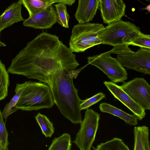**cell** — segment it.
Wrapping results in <instances>:
<instances>
[{"label": "cell", "mask_w": 150, "mask_h": 150, "mask_svg": "<svg viewBox=\"0 0 150 150\" xmlns=\"http://www.w3.org/2000/svg\"><path fill=\"white\" fill-rule=\"evenodd\" d=\"M8 73L5 65L0 60V101L8 96L10 83Z\"/></svg>", "instance_id": "44dd1931"}, {"label": "cell", "mask_w": 150, "mask_h": 150, "mask_svg": "<svg viewBox=\"0 0 150 150\" xmlns=\"http://www.w3.org/2000/svg\"><path fill=\"white\" fill-rule=\"evenodd\" d=\"M42 133L47 137H50L54 133V128L52 123L45 115L38 112L35 117Z\"/></svg>", "instance_id": "ffe728a7"}, {"label": "cell", "mask_w": 150, "mask_h": 150, "mask_svg": "<svg viewBox=\"0 0 150 150\" xmlns=\"http://www.w3.org/2000/svg\"><path fill=\"white\" fill-rule=\"evenodd\" d=\"M105 97V94L100 92L89 98L82 100L80 105L81 110L88 109L90 107L97 103Z\"/></svg>", "instance_id": "d4e9b609"}, {"label": "cell", "mask_w": 150, "mask_h": 150, "mask_svg": "<svg viewBox=\"0 0 150 150\" xmlns=\"http://www.w3.org/2000/svg\"><path fill=\"white\" fill-rule=\"evenodd\" d=\"M87 59L88 64L102 71L113 83H123L127 79V71L118 58L112 57L107 52Z\"/></svg>", "instance_id": "52a82bcc"}, {"label": "cell", "mask_w": 150, "mask_h": 150, "mask_svg": "<svg viewBox=\"0 0 150 150\" xmlns=\"http://www.w3.org/2000/svg\"><path fill=\"white\" fill-rule=\"evenodd\" d=\"M28 11L29 16L47 8L54 3L55 0H19Z\"/></svg>", "instance_id": "e0dca14e"}, {"label": "cell", "mask_w": 150, "mask_h": 150, "mask_svg": "<svg viewBox=\"0 0 150 150\" xmlns=\"http://www.w3.org/2000/svg\"><path fill=\"white\" fill-rule=\"evenodd\" d=\"M72 52L57 36L42 32L27 43L12 60L7 71L45 83L56 70L76 69L79 64Z\"/></svg>", "instance_id": "6da1fadb"}, {"label": "cell", "mask_w": 150, "mask_h": 150, "mask_svg": "<svg viewBox=\"0 0 150 150\" xmlns=\"http://www.w3.org/2000/svg\"><path fill=\"white\" fill-rule=\"evenodd\" d=\"M96 150H129L128 146L121 139L116 137L101 143L98 145L96 149Z\"/></svg>", "instance_id": "7402d4cb"}, {"label": "cell", "mask_w": 150, "mask_h": 150, "mask_svg": "<svg viewBox=\"0 0 150 150\" xmlns=\"http://www.w3.org/2000/svg\"><path fill=\"white\" fill-rule=\"evenodd\" d=\"M84 67L69 71L57 69L47 76L45 83L49 87L54 103L61 114L75 124H80L82 121L80 108L82 100L79 97L73 79H76Z\"/></svg>", "instance_id": "7a4b0ae2"}, {"label": "cell", "mask_w": 150, "mask_h": 150, "mask_svg": "<svg viewBox=\"0 0 150 150\" xmlns=\"http://www.w3.org/2000/svg\"><path fill=\"white\" fill-rule=\"evenodd\" d=\"M133 99L146 110L150 109V86L142 77H136L120 86Z\"/></svg>", "instance_id": "ba28073f"}, {"label": "cell", "mask_w": 150, "mask_h": 150, "mask_svg": "<svg viewBox=\"0 0 150 150\" xmlns=\"http://www.w3.org/2000/svg\"><path fill=\"white\" fill-rule=\"evenodd\" d=\"M101 24L89 22L79 23L73 27L69 42L72 52H83L101 44L98 36L104 28Z\"/></svg>", "instance_id": "5b68a950"}, {"label": "cell", "mask_w": 150, "mask_h": 150, "mask_svg": "<svg viewBox=\"0 0 150 150\" xmlns=\"http://www.w3.org/2000/svg\"><path fill=\"white\" fill-rule=\"evenodd\" d=\"M132 45L150 49V35L140 32L130 42L129 45Z\"/></svg>", "instance_id": "cb8c5ba5"}, {"label": "cell", "mask_w": 150, "mask_h": 150, "mask_svg": "<svg viewBox=\"0 0 150 150\" xmlns=\"http://www.w3.org/2000/svg\"><path fill=\"white\" fill-rule=\"evenodd\" d=\"M104 83L116 99L127 107L137 117L142 120L146 115L145 110L127 94L121 87L112 81H105Z\"/></svg>", "instance_id": "30bf717a"}, {"label": "cell", "mask_w": 150, "mask_h": 150, "mask_svg": "<svg viewBox=\"0 0 150 150\" xmlns=\"http://www.w3.org/2000/svg\"><path fill=\"white\" fill-rule=\"evenodd\" d=\"M99 107L101 112L116 116L128 125H136L137 124L138 119L134 114H128L110 104L105 102L100 104Z\"/></svg>", "instance_id": "9a60e30c"}, {"label": "cell", "mask_w": 150, "mask_h": 150, "mask_svg": "<svg viewBox=\"0 0 150 150\" xmlns=\"http://www.w3.org/2000/svg\"><path fill=\"white\" fill-rule=\"evenodd\" d=\"M133 132L134 137V150H150L148 127L143 126L135 127Z\"/></svg>", "instance_id": "2e32d148"}, {"label": "cell", "mask_w": 150, "mask_h": 150, "mask_svg": "<svg viewBox=\"0 0 150 150\" xmlns=\"http://www.w3.org/2000/svg\"><path fill=\"white\" fill-rule=\"evenodd\" d=\"M126 7L123 0H100L99 7L103 22L108 25L121 20Z\"/></svg>", "instance_id": "8fae6325"}, {"label": "cell", "mask_w": 150, "mask_h": 150, "mask_svg": "<svg viewBox=\"0 0 150 150\" xmlns=\"http://www.w3.org/2000/svg\"><path fill=\"white\" fill-rule=\"evenodd\" d=\"M27 83V81H25L22 83L16 84L15 90L16 94L6 105L2 112L3 118L6 119L11 114L15 112L13 107L17 103Z\"/></svg>", "instance_id": "ac0fdd59"}, {"label": "cell", "mask_w": 150, "mask_h": 150, "mask_svg": "<svg viewBox=\"0 0 150 150\" xmlns=\"http://www.w3.org/2000/svg\"><path fill=\"white\" fill-rule=\"evenodd\" d=\"M72 143L71 137L68 133L55 137L52 140L48 150H71Z\"/></svg>", "instance_id": "d6986e66"}, {"label": "cell", "mask_w": 150, "mask_h": 150, "mask_svg": "<svg viewBox=\"0 0 150 150\" xmlns=\"http://www.w3.org/2000/svg\"><path fill=\"white\" fill-rule=\"evenodd\" d=\"M140 32L139 28L134 24L121 19L105 27L98 37L101 44L114 46L107 53L117 54H127L133 52L128 46Z\"/></svg>", "instance_id": "3957f363"}, {"label": "cell", "mask_w": 150, "mask_h": 150, "mask_svg": "<svg viewBox=\"0 0 150 150\" xmlns=\"http://www.w3.org/2000/svg\"><path fill=\"white\" fill-rule=\"evenodd\" d=\"M117 57L124 67L150 74V49L140 47L137 52L117 54Z\"/></svg>", "instance_id": "9c48e42d"}, {"label": "cell", "mask_w": 150, "mask_h": 150, "mask_svg": "<svg viewBox=\"0 0 150 150\" xmlns=\"http://www.w3.org/2000/svg\"><path fill=\"white\" fill-rule=\"evenodd\" d=\"M100 114L91 109L85 112L84 119L76 135L74 143L81 150H90L98 129Z\"/></svg>", "instance_id": "8992f818"}, {"label": "cell", "mask_w": 150, "mask_h": 150, "mask_svg": "<svg viewBox=\"0 0 150 150\" xmlns=\"http://www.w3.org/2000/svg\"><path fill=\"white\" fill-rule=\"evenodd\" d=\"M54 104L51 90L46 84L27 81L16 104L15 111L18 110L31 111L50 108Z\"/></svg>", "instance_id": "277c9868"}, {"label": "cell", "mask_w": 150, "mask_h": 150, "mask_svg": "<svg viewBox=\"0 0 150 150\" xmlns=\"http://www.w3.org/2000/svg\"><path fill=\"white\" fill-rule=\"evenodd\" d=\"M78 5L74 15L79 23L92 21L99 7L100 0H78Z\"/></svg>", "instance_id": "4fadbf2b"}, {"label": "cell", "mask_w": 150, "mask_h": 150, "mask_svg": "<svg viewBox=\"0 0 150 150\" xmlns=\"http://www.w3.org/2000/svg\"><path fill=\"white\" fill-rule=\"evenodd\" d=\"M56 16V10L52 5L24 20L23 25L35 29H49L57 22Z\"/></svg>", "instance_id": "7c38bea8"}, {"label": "cell", "mask_w": 150, "mask_h": 150, "mask_svg": "<svg viewBox=\"0 0 150 150\" xmlns=\"http://www.w3.org/2000/svg\"><path fill=\"white\" fill-rule=\"evenodd\" d=\"M57 3H63L66 5L71 6L75 2L76 0H55Z\"/></svg>", "instance_id": "4316f807"}, {"label": "cell", "mask_w": 150, "mask_h": 150, "mask_svg": "<svg viewBox=\"0 0 150 150\" xmlns=\"http://www.w3.org/2000/svg\"><path fill=\"white\" fill-rule=\"evenodd\" d=\"M56 11V22L63 27L69 28L70 16L67 11V5L63 3L54 5Z\"/></svg>", "instance_id": "603a6c76"}, {"label": "cell", "mask_w": 150, "mask_h": 150, "mask_svg": "<svg viewBox=\"0 0 150 150\" xmlns=\"http://www.w3.org/2000/svg\"><path fill=\"white\" fill-rule=\"evenodd\" d=\"M0 150H5L4 148L2 146L0 140Z\"/></svg>", "instance_id": "f1b7e54d"}, {"label": "cell", "mask_w": 150, "mask_h": 150, "mask_svg": "<svg viewBox=\"0 0 150 150\" xmlns=\"http://www.w3.org/2000/svg\"><path fill=\"white\" fill-rule=\"evenodd\" d=\"M0 32H1V31H0ZM6 46V45L5 44H4V43L1 42L0 41V47H5Z\"/></svg>", "instance_id": "83f0119b"}, {"label": "cell", "mask_w": 150, "mask_h": 150, "mask_svg": "<svg viewBox=\"0 0 150 150\" xmlns=\"http://www.w3.org/2000/svg\"><path fill=\"white\" fill-rule=\"evenodd\" d=\"M22 3L19 0L10 5L0 16V31L13 24L24 21L21 13Z\"/></svg>", "instance_id": "5bb4252c"}, {"label": "cell", "mask_w": 150, "mask_h": 150, "mask_svg": "<svg viewBox=\"0 0 150 150\" xmlns=\"http://www.w3.org/2000/svg\"><path fill=\"white\" fill-rule=\"evenodd\" d=\"M8 135L0 109V140L2 146L5 150H8L9 144L8 140Z\"/></svg>", "instance_id": "484cf974"}]
</instances>
